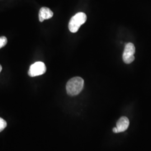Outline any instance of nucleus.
Wrapping results in <instances>:
<instances>
[{"label": "nucleus", "mask_w": 151, "mask_h": 151, "mask_svg": "<svg viewBox=\"0 0 151 151\" xmlns=\"http://www.w3.org/2000/svg\"><path fill=\"white\" fill-rule=\"evenodd\" d=\"M86 15L83 12H78L70 19L68 24V28L70 32H77L82 24L86 22Z\"/></svg>", "instance_id": "obj_2"}, {"label": "nucleus", "mask_w": 151, "mask_h": 151, "mask_svg": "<svg viewBox=\"0 0 151 151\" xmlns=\"http://www.w3.org/2000/svg\"><path fill=\"white\" fill-rule=\"evenodd\" d=\"M7 43V39L5 37H0V49L5 47Z\"/></svg>", "instance_id": "obj_8"}, {"label": "nucleus", "mask_w": 151, "mask_h": 151, "mask_svg": "<svg viewBox=\"0 0 151 151\" xmlns=\"http://www.w3.org/2000/svg\"><path fill=\"white\" fill-rule=\"evenodd\" d=\"M53 16L52 11L46 7H42L39 12V19L40 22H43L45 20L49 19Z\"/></svg>", "instance_id": "obj_5"}, {"label": "nucleus", "mask_w": 151, "mask_h": 151, "mask_svg": "<svg viewBox=\"0 0 151 151\" xmlns=\"http://www.w3.org/2000/svg\"><path fill=\"white\" fill-rule=\"evenodd\" d=\"M129 125V120L126 116H122L116 123V128L118 133L123 132L128 129Z\"/></svg>", "instance_id": "obj_6"}, {"label": "nucleus", "mask_w": 151, "mask_h": 151, "mask_svg": "<svg viewBox=\"0 0 151 151\" xmlns=\"http://www.w3.org/2000/svg\"><path fill=\"white\" fill-rule=\"evenodd\" d=\"M113 131L114 133H118V129L116 127L114 128L113 129Z\"/></svg>", "instance_id": "obj_9"}, {"label": "nucleus", "mask_w": 151, "mask_h": 151, "mask_svg": "<svg viewBox=\"0 0 151 151\" xmlns=\"http://www.w3.org/2000/svg\"><path fill=\"white\" fill-rule=\"evenodd\" d=\"M46 70L47 68L43 62H37L30 65L28 71V75L32 77H34L43 75Z\"/></svg>", "instance_id": "obj_4"}, {"label": "nucleus", "mask_w": 151, "mask_h": 151, "mask_svg": "<svg viewBox=\"0 0 151 151\" xmlns=\"http://www.w3.org/2000/svg\"><path fill=\"white\" fill-rule=\"evenodd\" d=\"M135 48L134 45L132 43L127 44L123 54V60L124 63L127 64H130L133 62L135 59Z\"/></svg>", "instance_id": "obj_3"}, {"label": "nucleus", "mask_w": 151, "mask_h": 151, "mask_svg": "<svg viewBox=\"0 0 151 151\" xmlns=\"http://www.w3.org/2000/svg\"><path fill=\"white\" fill-rule=\"evenodd\" d=\"M7 127V123L5 120L1 118H0V132H1L3 130Z\"/></svg>", "instance_id": "obj_7"}, {"label": "nucleus", "mask_w": 151, "mask_h": 151, "mask_svg": "<svg viewBox=\"0 0 151 151\" xmlns=\"http://www.w3.org/2000/svg\"><path fill=\"white\" fill-rule=\"evenodd\" d=\"M84 80L80 77H75L70 79L66 85V90L68 95L76 96L79 94L83 89Z\"/></svg>", "instance_id": "obj_1"}, {"label": "nucleus", "mask_w": 151, "mask_h": 151, "mask_svg": "<svg viewBox=\"0 0 151 151\" xmlns=\"http://www.w3.org/2000/svg\"><path fill=\"white\" fill-rule=\"evenodd\" d=\"M2 66H1V65H0V72H1V71L2 70Z\"/></svg>", "instance_id": "obj_10"}]
</instances>
